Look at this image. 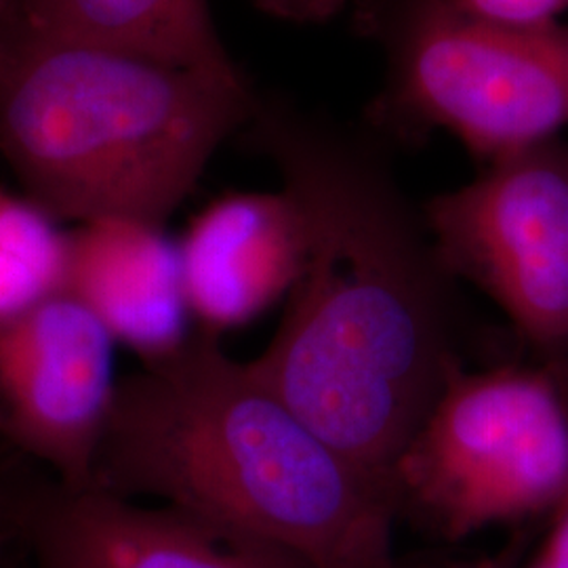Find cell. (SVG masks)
<instances>
[{
  "mask_svg": "<svg viewBox=\"0 0 568 568\" xmlns=\"http://www.w3.org/2000/svg\"><path fill=\"white\" fill-rule=\"evenodd\" d=\"M248 124L305 239L281 325L248 363L389 495L400 453L466 368L462 284L375 131L262 98Z\"/></svg>",
  "mask_w": 568,
  "mask_h": 568,
  "instance_id": "cell-1",
  "label": "cell"
},
{
  "mask_svg": "<svg viewBox=\"0 0 568 568\" xmlns=\"http://www.w3.org/2000/svg\"><path fill=\"white\" fill-rule=\"evenodd\" d=\"M87 488L156 499L310 568H403L386 488L206 331L121 377Z\"/></svg>",
  "mask_w": 568,
  "mask_h": 568,
  "instance_id": "cell-2",
  "label": "cell"
},
{
  "mask_svg": "<svg viewBox=\"0 0 568 568\" xmlns=\"http://www.w3.org/2000/svg\"><path fill=\"white\" fill-rule=\"evenodd\" d=\"M255 105L248 82L102 47L0 53V156L53 220L164 227Z\"/></svg>",
  "mask_w": 568,
  "mask_h": 568,
  "instance_id": "cell-3",
  "label": "cell"
},
{
  "mask_svg": "<svg viewBox=\"0 0 568 568\" xmlns=\"http://www.w3.org/2000/svg\"><path fill=\"white\" fill-rule=\"evenodd\" d=\"M356 30L379 49L384 87L368 129L445 131L488 163L568 126V23H508L453 0H356Z\"/></svg>",
  "mask_w": 568,
  "mask_h": 568,
  "instance_id": "cell-4",
  "label": "cell"
},
{
  "mask_svg": "<svg viewBox=\"0 0 568 568\" xmlns=\"http://www.w3.org/2000/svg\"><path fill=\"white\" fill-rule=\"evenodd\" d=\"M396 516L448 541L568 497V394L546 365L462 368L389 474Z\"/></svg>",
  "mask_w": 568,
  "mask_h": 568,
  "instance_id": "cell-5",
  "label": "cell"
},
{
  "mask_svg": "<svg viewBox=\"0 0 568 568\" xmlns=\"http://www.w3.org/2000/svg\"><path fill=\"white\" fill-rule=\"evenodd\" d=\"M424 206L459 284L497 305L544 363L568 354V143H532L488 161Z\"/></svg>",
  "mask_w": 568,
  "mask_h": 568,
  "instance_id": "cell-6",
  "label": "cell"
},
{
  "mask_svg": "<svg viewBox=\"0 0 568 568\" xmlns=\"http://www.w3.org/2000/svg\"><path fill=\"white\" fill-rule=\"evenodd\" d=\"M105 326L65 288L0 323V434L87 488L119 389Z\"/></svg>",
  "mask_w": 568,
  "mask_h": 568,
  "instance_id": "cell-7",
  "label": "cell"
},
{
  "mask_svg": "<svg viewBox=\"0 0 568 568\" xmlns=\"http://www.w3.org/2000/svg\"><path fill=\"white\" fill-rule=\"evenodd\" d=\"M30 530L37 568H310L190 511L60 483L34 504Z\"/></svg>",
  "mask_w": 568,
  "mask_h": 568,
  "instance_id": "cell-8",
  "label": "cell"
},
{
  "mask_svg": "<svg viewBox=\"0 0 568 568\" xmlns=\"http://www.w3.org/2000/svg\"><path fill=\"white\" fill-rule=\"evenodd\" d=\"M304 255L302 217L283 187L209 204L180 243L192 318L213 335L246 325L288 295Z\"/></svg>",
  "mask_w": 568,
  "mask_h": 568,
  "instance_id": "cell-9",
  "label": "cell"
},
{
  "mask_svg": "<svg viewBox=\"0 0 568 568\" xmlns=\"http://www.w3.org/2000/svg\"><path fill=\"white\" fill-rule=\"evenodd\" d=\"M65 291L142 363L178 349L192 335L180 244L163 225L98 220L68 234Z\"/></svg>",
  "mask_w": 568,
  "mask_h": 568,
  "instance_id": "cell-10",
  "label": "cell"
},
{
  "mask_svg": "<svg viewBox=\"0 0 568 568\" xmlns=\"http://www.w3.org/2000/svg\"><path fill=\"white\" fill-rule=\"evenodd\" d=\"M30 41L102 47L246 84L209 0H7L0 53Z\"/></svg>",
  "mask_w": 568,
  "mask_h": 568,
  "instance_id": "cell-11",
  "label": "cell"
},
{
  "mask_svg": "<svg viewBox=\"0 0 568 568\" xmlns=\"http://www.w3.org/2000/svg\"><path fill=\"white\" fill-rule=\"evenodd\" d=\"M39 204L0 190V323L65 288L68 234Z\"/></svg>",
  "mask_w": 568,
  "mask_h": 568,
  "instance_id": "cell-12",
  "label": "cell"
},
{
  "mask_svg": "<svg viewBox=\"0 0 568 568\" xmlns=\"http://www.w3.org/2000/svg\"><path fill=\"white\" fill-rule=\"evenodd\" d=\"M476 16L508 23H549L568 11V0H453Z\"/></svg>",
  "mask_w": 568,
  "mask_h": 568,
  "instance_id": "cell-13",
  "label": "cell"
},
{
  "mask_svg": "<svg viewBox=\"0 0 568 568\" xmlns=\"http://www.w3.org/2000/svg\"><path fill=\"white\" fill-rule=\"evenodd\" d=\"M270 18L300 26H316L333 20L347 0H253Z\"/></svg>",
  "mask_w": 568,
  "mask_h": 568,
  "instance_id": "cell-14",
  "label": "cell"
},
{
  "mask_svg": "<svg viewBox=\"0 0 568 568\" xmlns=\"http://www.w3.org/2000/svg\"><path fill=\"white\" fill-rule=\"evenodd\" d=\"M527 568H568V497L551 511V527Z\"/></svg>",
  "mask_w": 568,
  "mask_h": 568,
  "instance_id": "cell-15",
  "label": "cell"
},
{
  "mask_svg": "<svg viewBox=\"0 0 568 568\" xmlns=\"http://www.w3.org/2000/svg\"><path fill=\"white\" fill-rule=\"evenodd\" d=\"M528 541H530V535L527 530H518L509 537L501 548L488 554L471 568H523L525 556H527Z\"/></svg>",
  "mask_w": 568,
  "mask_h": 568,
  "instance_id": "cell-16",
  "label": "cell"
},
{
  "mask_svg": "<svg viewBox=\"0 0 568 568\" xmlns=\"http://www.w3.org/2000/svg\"><path fill=\"white\" fill-rule=\"evenodd\" d=\"M544 365L548 366L549 373L556 377V382H558L568 394V354L567 356L548 361V363H544Z\"/></svg>",
  "mask_w": 568,
  "mask_h": 568,
  "instance_id": "cell-17",
  "label": "cell"
},
{
  "mask_svg": "<svg viewBox=\"0 0 568 568\" xmlns=\"http://www.w3.org/2000/svg\"><path fill=\"white\" fill-rule=\"evenodd\" d=\"M4 9H7V0H0V47H2V23H4Z\"/></svg>",
  "mask_w": 568,
  "mask_h": 568,
  "instance_id": "cell-18",
  "label": "cell"
}]
</instances>
